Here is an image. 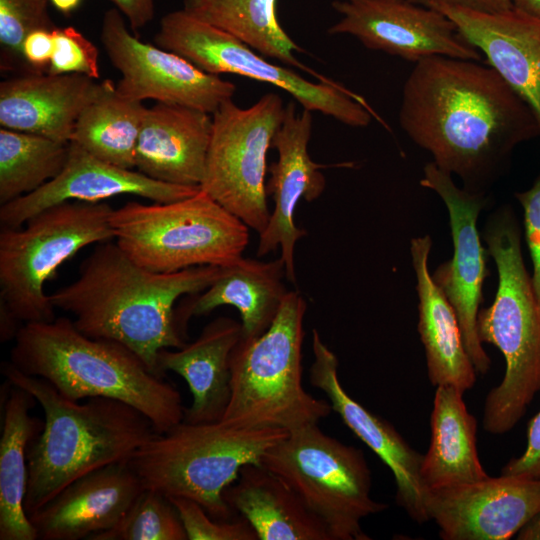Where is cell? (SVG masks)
<instances>
[{"label": "cell", "mask_w": 540, "mask_h": 540, "mask_svg": "<svg viewBox=\"0 0 540 540\" xmlns=\"http://www.w3.org/2000/svg\"><path fill=\"white\" fill-rule=\"evenodd\" d=\"M398 120L438 168L480 193L505 172L518 145L540 137L530 106L493 68L444 56L414 64Z\"/></svg>", "instance_id": "cell-1"}, {"label": "cell", "mask_w": 540, "mask_h": 540, "mask_svg": "<svg viewBox=\"0 0 540 540\" xmlns=\"http://www.w3.org/2000/svg\"><path fill=\"white\" fill-rule=\"evenodd\" d=\"M220 271L221 266L206 265L153 272L116 242L106 241L82 261L76 280L49 297L55 309L72 315L82 333L121 343L163 376L157 367L159 351L186 344L176 324V301L208 288Z\"/></svg>", "instance_id": "cell-2"}, {"label": "cell", "mask_w": 540, "mask_h": 540, "mask_svg": "<svg viewBox=\"0 0 540 540\" xmlns=\"http://www.w3.org/2000/svg\"><path fill=\"white\" fill-rule=\"evenodd\" d=\"M11 384L30 393L44 412V426L31 441L24 508L32 515L75 480L103 467L128 462L157 431L148 417L116 399L85 402L62 396L48 381L1 365Z\"/></svg>", "instance_id": "cell-3"}, {"label": "cell", "mask_w": 540, "mask_h": 540, "mask_svg": "<svg viewBox=\"0 0 540 540\" xmlns=\"http://www.w3.org/2000/svg\"><path fill=\"white\" fill-rule=\"evenodd\" d=\"M14 340L9 361L65 398L122 401L148 417L159 434L184 420L186 408L173 384L126 346L85 335L68 317L22 324Z\"/></svg>", "instance_id": "cell-4"}, {"label": "cell", "mask_w": 540, "mask_h": 540, "mask_svg": "<svg viewBox=\"0 0 540 540\" xmlns=\"http://www.w3.org/2000/svg\"><path fill=\"white\" fill-rule=\"evenodd\" d=\"M483 238L497 267L498 287L493 303L478 312L477 333L482 343L501 351L506 364L501 383L486 396L483 428L500 435L514 428L540 392V305L510 206L489 215Z\"/></svg>", "instance_id": "cell-5"}, {"label": "cell", "mask_w": 540, "mask_h": 540, "mask_svg": "<svg viewBox=\"0 0 540 540\" xmlns=\"http://www.w3.org/2000/svg\"><path fill=\"white\" fill-rule=\"evenodd\" d=\"M307 304L288 291L268 329L244 339L231 360V395L220 422L239 429L280 428L288 432L318 424L332 412L302 383V346Z\"/></svg>", "instance_id": "cell-6"}, {"label": "cell", "mask_w": 540, "mask_h": 540, "mask_svg": "<svg viewBox=\"0 0 540 540\" xmlns=\"http://www.w3.org/2000/svg\"><path fill=\"white\" fill-rule=\"evenodd\" d=\"M280 428L239 429L222 422L182 421L157 433L127 462L144 488L199 503L212 517L227 520L234 511L224 499L241 468L260 464L265 452L284 439Z\"/></svg>", "instance_id": "cell-7"}, {"label": "cell", "mask_w": 540, "mask_h": 540, "mask_svg": "<svg viewBox=\"0 0 540 540\" xmlns=\"http://www.w3.org/2000/svg\"><path fill=\"white\" fill-rule=\"evenodd\" d=\"M110 225L126 255L157 273L231 264L249 242V227L201 189L172 202L129 201L112 210Z\"/></svg>", "instance_id": "cell-8"}, {"label": "cell", "mask_w": 540, "mask_h": 540, "mask_svg": "<svg viewBox=\"0 0 540 540\" xmlns=\"http://www.w3.org/2000/svg\"><path fill=\"white\" fill-rule=\"evenodd\" d=\"M112 210L104 201H66L19 228H1L0 304L23 324L53 321L46 282L81 249L114 239Z\"/></svg>", "instance_id": "cell-9"}, {"label": "cell", "mask_w": 540, "mask_h": 540, "mask_svg": "<svg viewBox=\"0 0 540 540\" xmlns=\"http://www.w3.org/2000/svg\"><path fill=\"white\" fill-rule=\"evenodd\" d=\"M261 464L281 477L325 524L332 540H369L363 518L387 504L371 497V471L362 450L324 433L318 424L291 432Z\"/></svg>", "instance_id": "cell-10"}, {"label": "cell", "mask_w": 540, "mask_h": 540, "mask_svg": "<svg viewBox=\"0 0 540 540\" xmlns=\"http://www.w3.org/2000/svg\"><path fill=\"white\" fill-rule=\"evenodd\" d=\"M154 42L207 73L236 74L274 85L289 93L303 109L318 111L345 125L366 127L373 117L382 122L363 97L344 85L336 81H309L292 69L266 60L233 35L184 9L171 11L161 18Z\"/></svg>", "instance_id": "cell-11"}, {"label": "cell", "mask_w": 540, "mask_h": 540, "mask_svg": "<svg viewBox=\"0 0 540 540\" xmlns=\"http://www.w3.org/2000/svg\"><path fill=\"white\" fill-rule=\"evenodd\" d=\"M276 93L248 108L224 101L212 114V133L200 189L261 234L269 221L267 153L284 117Z\"/></svg>", "instance_id": "cell-12"}, {"label": "cell", "mask_w": 540, "mask_h": 540, "mask_svg": "<svg viewBox=\"0 0 540 540\" xmlns=\"http://www.w3.org/2000/svg\"><path fill=\"white\" fill-rule=\"evenodd\" d=\"M116 8L104 13L100 40L106 55L120 72L117 92L132 100L152 99L213 114L232 99L235 85L210 74L186 58L133 35Z\"/></svg>", "instance_id": "cell-13"}, {"label": "cell", "mask_w": 540, "mask_h": 540, "mask_svg": "<svg viewBox=\"0 0 540 540\" xmlns=\"http://www.w3.org/2000/svg\"><path fill=\"white\" fill-rule=\"evenodd\" d=\"M420 184L444 202L453 242L452 258L439 265L432 278L457 314L463 342L476 372L485 374L491 360L477 333V316L483 300V282L488 276V250L481 243L477 221L488 198L486 193L458 187L452 175L434 162L424 166Z\"/></svg>", "instance_id": "cell-14"}, {"label": "cell", "mask_w": 540, "mask_h": 540, "mask_svg": "<svg viewBox=\"0 0 540 540\" xmlns=\"http://www.w3.org/2000/svg\"><path fill=\"white\" fill-rule=\"evenodd\" d=\"M332 7L340 19L328 32L350 35L367 49L414 64L433 56L481 60L438 9L407 0H336Z\"/></svg>", "instance_id": "cell-15"}, {"label": "cell", "mask_w": 540, "mask_h": 540, "mask_svg": "<svg viewBox=\"0 0 540 540\" xmlns=\"http://www.w3.org/2000/svg\"><path fill=\"white\" fill-rule=\"evenodd\" d=\"M426 509L445 540H507L540 510V479L489 476L431 489Z\"/></svg>", "instance_id": "cell-16"}, {"label": "cell", "mask_w": 540, "mask_h": 540, "mask_svg": "<svg viewBox=\"0 0 540 540\" xmlns=\"http://www.w3.org/2000/svg\"><path fill=\"white\" fill-rule=\"evenodd\" d=\"M312 123L311 111L303 109L298 113L295 101L285 105L283 121L272 142L278 159L268 169L270 179L266 184L274 208L265 230L259 234L257 248V256L261 257L280 247L286 278L294 284L295 245L306 235V231L295 224V210L301 199L308 202L317 199L326 185L320 171L326 166L314 162L308 152Z\"/></svg>", "instance_id": "cell-17"}, {"label": "cell", "mask_w": 540, "mask_h": 540, "mask_svg": "<svg viewBox=\"0 0 540 540\" xmlns=\"http://www.w3.org/2000/svg\"><path fill=\"white\" fill-rule=\"evenodd\" d=\"M312 351L311 385L327 396L332 411L391 470L396 483L397 504L413 521H428L427 489L421 478L423 455L414 450L392 424L346 392L338 377V358L316 329L312 330Z\"/></svg>", "instance_id": "cell-18"}, {"label": "cell", "mask_w": 540, "mask_h": 540, "mask_svg": "<svg viewBox=\"0 0 540 540\" xmlns=\"http://www.w3.org/2000/svg\"><path fill=\"white\" fill-rule=\"evenodd\" d=\"M199 190V186L164 183L107 163L70 141L68 159L60 174L34 192L2 204L0 225L19 228L42 210L66 201L102 202L134 195L166 203L190 197Z\"/></svg>", "instance_id": "cell-19"}, {"label": "cell", "mask_w": 540, "mask_h": 540, "mask_svg": "<svg viewBox=\"0 0 540 540\" xmlns=\"http://www.w3.org/2000/svg\"><path fill=\"white\" fill-rule=\"evenodd\" d=\"M487 65L530 106L540 125V18L514 7L483 12L439 6Z\"/></svg>", "instance_id": "cell-20"}, {"label": "cell", "mask_w": 540, "mask_h": 540, "mask_svg": "<svg viewBox=\"0 0 540 540\" xmlns=\"http://www.w3.org/2000/svg\"><path fill=\"white\" fill-rule=\"evenodd\" d=\"M144 486L127 462L91 472L67 485L29 516L40 540H80L107 531Z\"/></svg>", "instance_id": "cell-21"}, {"label": "cell", "mask_w": 540, "mask_h": 540, "mask_svg": "<svg viewBox=\"0 0 540 540\" xmlns=\"http://www.w3.org/2000/svg\"><path fill=\"white\" fill-rule=\"evenodd\" d=\"M84 74H21L0 83V126L69 143L82 111L104 90Z\"/></svg>", "instance_id": "cell-22"}, {"label": "cell", "mask_w": 540, "mask_h": 540, "mask_svg": "<svg viewBox=\"0 0 540 540\" xmlns=\"http://www.w3.org/2000/svg\"><path fill=\"white\" fill-rule=\"evenodd\" d=\"M211 114L157 102L147 107L136 147V168L160 182L199 186L212 133Z\"/></svg>", "instance_id": "cell-23"}, {"label": "cell", "mask_w": 540, "mask_h": 540, "mask_svg": "<svg viewBox=\"0 0 540 540\" xmlns=\"http://www.w3.org/2000/svg\"><path fill=\"white\" fill-rule=\"evenodd\" d=\"M241 337V322L222 316L208 323L195 341L174 350L159 351V372L163 376L167 371L178 374L192 394V404L185 409L184 421L221 420L231 395V355Z\"/></svg>", "instance_id": "cell-24"}, {"label": "cell", "mask_w": 540, "mask_h": 540, "mask_svg": "<svg viewBox=\"0 0 540 540\" xmlns=\"http://www.w3.org/2000/svg\"><path fill=\"white\" fill-rule=\"evenodd\" d=\"M432 248L429 235L410 244L418 294V332L424 346L428 377L434 386H453L463 393L476 381V370L466 351L457 314L429 272Z\"/></svg>", "instance_id": "cell-25"}, {"label": "cell", "mask_w": 540, "mask_h": 540, "mask_svg": "<svg viewBox=\"0 0 540 540\" xmlns=\"http://www.w3.org/2000/svg\"><path fill=\"white\" fill-rule=\"evenodd\" d=\"M284 276L281 257L268 262L240 257L221 266L214 282L175 312L177 327L180 331L191 317L230 305L240 313L242 338L257 337L271 325L288 293L282 282Z\"/></svg>", "instance_id": "cell-26"}, {"label": "cell", "mask_w": 540, "mask_h": 540, "mask_svg": "<svg viewBox=\"0 0 540 540\" xmlns=\"http://www.w3.org/2000/svg\"><path fill=\"white\" fill-rule=\"evenodd\" d=\"M224 499L249 522L258 540H332L298 494L261 463L243 466Z\"/></svg>", "instance_id": "cell-27"}, {"label": "cell", "mask_w": 540, "mask_h": 540, "mask_svg": "<svg viewBox=\"0 0 540 540\" xmlns=\"http://www.w3.org/2000/svg\"><path fill=\"white\" fill-rule=\"evenodd\" d=\"M0 438V540H37L24 508L28 480L27 453L44 422L30 414L34 397L6 380Z\"/></svg>", "instance_id": "cell-28"}, {"label": "cell", "mask_w": 540, "mask_h": 540, "mask_svg": "<svg viewBox=\"0 0 540 540\" xmlns=\"http://www.w3.org/2000/svg\"><path fill=\"white\" fill-rule=\"evenodd\" d=\"M463 394L453 386L436 388L430 417V445L421 466L427 491L489 477L477 452V422L467 410Z\"/></svg>", "instance_id": "cell-29"}, {"label": "cell", "mask_w": 540, "mask_h": 540, "mask_svg": "<svg viewBox=\"0 0 540 540\" xmlns=\"http://www.w3.org/2000/svg\"><path fill=\"white\" fill-rule=\"evenodd\" d=\"M276 7L277 0H184L182 9L233 35L265 57L302 69L321 82H333L296 58L295 52L302 48L279 23Z\"/></svg>", "instance_id": "cell-30"}, {"label": "cell", "mask_w": 540, "mask_h": 540, "mask_svg": "<svg viewBox=\"0 0 540 540\" xmlns=\"http://www.w3.org/2000/svg\"><path fill=\"white\" fill-rule=\"evenodd\" d=\"M146 108L142 102L120 95L116 84L106 79L103 92L77 119L70 141L107 163L136 168V147Z\"/></svg>", "instance_id": "cell-31"}, {"label": "cell", "mask_w": 540, "mask_h": 540, "mask_svg": "<svg viewBox=\"0 0 540 540\" xmlns=\"http://www.w3.org/2000/svg\"><path fill=\"white\" fill-rule=\"evenodd\" d=\"M69 143L0 129V205L30 194L63 170Z\"/></svg>", "instance_id": "cell-32"}, {"label": "cell", "mask_w": 540, "mask_h": 540, "mask_svg": "<svg viewBox=\"0 0 540 540\" xmlns=\"http://www.w3.org/2000/svg\"><path fill=\"white\" fill-rule=\"evenodd\" d=\"M90 540H188L179 513L164 494L146 489L111 529Z\"/></svg>", "instance_id": "cell-33"}, {"label": "cell", "mask_w": 540, "mask_h": 540, "mask_svg": "<svg viewBox=\"0 0 540 540\" xmlns=\"http://www.w3.org/2000/svg\"><path fill=\"white\" fill-rule=\"evenodd\" d=\"M49 0H0V70L32 74L23 55V42L37 30L57 28L48 10Z\"/></svg>", "instance_id": "cell-34"}, {"label": "cell", "mask_w": 540, "mask_h": 540, "mask_svg": "<svg viewBox=\"0 0 540 540\" xmlns=\"http://www.w3.org/2000/svg\"><path fill=\"white\" fill-rule=\"evenodd\" d=\"M169 499L179 513L188 540H258L252 526L240 515L219 520L196 501L184 497Z\"/></svg>", "instance_id": "cell-35"}, {"label": "cell", "mask_w": 540, "mask_h": 540, "mask_svg": "<svg viewBox=\"0 0 540 540\" xmlns=\"http://www.w3.org/2000/svg\"><path fill=\"white\" fill-rule=\"evenodd\" d=\"M54 49L48 73H78L99 80L98 49L72 26L52 31Z\"/></svg>", "instance_id": "cell-36"}, {"label": "cell", "mask_w": 540, "mask_h": 540, "mask_svg": "<svg viewBox=\"0 0 540 540\" xmlns=\"http://www.w3.org/2000/svg\"><path fill=\"white\" fill-rule=\"evenodd\" d=\"M515 197L524 212L526 242L533 266L532 283L540 305V174L528 190L517 192Z\"/></svg>", "instance_id": "cell-37"}, {"label": "cell", "mask_w": 540, "mask_h": 540, "mask_svg": "<svg viewBox=\"0 0 540 540\" xmlns=\"http://www.w3.org/2000/svg\"><path fill=\"white\" fill-rule=\"evenodd\" d=\"M501 475L526 479H540V411L530 420L524 452L510 459Z\"/></svg>", "instance_id": "cell-38"}, {"label": "cell", "mask_w": 540, "mask_h": 540, "mask_svg": "<svg viewBox=\"0 0 540 540\" xmlns=\"http://www.w3.org/2000/svg\"><path fill=\"white\" fill-rule=\"evenodd\" d=\"M54 49L52 31L37 30L26 36L23 55L32 74L48 73Z\"/></svg>", "instance_id": "cell-39"}, {"label": "cell", "mask_w": 540, "mask_h": 540, "mask_svg": "<svg viewBox=\"0 0 540 540\" xmlns=\"http://www.w3.org/2000/svg\"><path fill=\"white\" fill-rule=\"evenodd\" d=\"M128 21L129 27L137 33L150 23L155 14L154 0H109Z\"/></svg>", "instance_id": "cell-40"}, {"label": "cell", "mask_w": 540, "mask_h": 540, "mask_svg": "<svg viewBox=\"0 0 540 540\" xmlns=\"http://www.w3.org/2000/svg\"><path fill=\"white\" fill-rule=\"evenodd\" d=\"M415 4L435 8L439 6H453L473 9L483 12H498L510 9L511 0H407Z\"/></svg>", "instance_id": "cell-41"}, {"label": "cell", "mask_w": 540, "mask_h": 540, "mask_svg": "<svg viewBox=\"0 0 540 540\" xmlns=\"http://www.w3.org/2000/svg\"><path fill=\"white\" fill-rule=\"evenodd\" d=\"M516 535L518 540H540V510L521 527Z\"/></svg>", "instance_id": "cell-42"}, {"label": "cell", "mask_w": 540, "mask_h": 540, "mask_svg": "<svg viewBox=\"0 0 540 540\" xmlns=\"http://www.w3.org/2000/svg\"><path fill=\"white\" fill-rule=\"evenodd\" d=\"M514 8L540 18V0H511Z\"/></svg>", "instance_id": "cell-43"}, {"label": "cell", "mask_w": 540, "mask_h": 540, "mask_svg": "<svg viewBox=\"0 0 540 540\" xmlns=\"http://www.w3.org/2000/svg\"><path fill=\"white\" fill-rule=\"evenodd\" d=\"M53 7L64 15H69L75 11L81 0H49Z\"/></svg>", "instance_id": "cell-44"}]
</instances>
